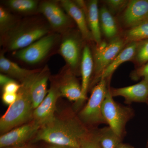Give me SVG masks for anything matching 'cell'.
<instances>
[{"label": "cell", "mask_w": 148, "mask_h": 148, "mask_svg": "<svg viewBox=\"0 0 148 148\" xmlns=\"http://www.w3.org/2000/svg\"><path fill=\"white\" fill-rule=\"evenodd\" d=\"M89 130L73 113L65 116H54L40 127L34 141H42L51 145L80 148L81 141L89 135Z\"/></svg>", "instance_id": "obj_1"}, {"label": "cell", "mask_w": 148, "mask_h": 148, "mask_svg": "<svg viewBox=\"0 0 148 148\" xmlns=\"http://www.w3.org/2000/svg\"><path fill=\"white\" fill-rule=\"evenodd\" d=\"M38 71L29 76L21 82L17 92V99L9 106L0 119V131L2 134L10 131L32 119L34 110L31 94L32 83Z\"/></svg>", "instance_id": "obj_2"}, {"label": "cell", "mask_w": 148, "mask_h": 148, "mask_svg": "<svg viewBox=\"0 0 148 148\" xmlns=\"http://www.w3.org/2000/svg\"><path fill=\"white\" fill-rule=\"evenodd\" d=\"M113 98L109 87L102 106V113L106 123L122 140L125 134V125L134 116V110L116 103Z\"/></svg>", "instance_id": "obj_3"}, {"label": "cell", "mask_w": 148, "mask_h": 148, "mask_svg": "<svg viewBox=\"0 0 148 148\" xmlns=\"http://www.w3.org/2000/svg\"><path fill=\"white\" fill-rule=\"evenodd\" d=\"M108 80L101 79L92 89L88 102L78 117L86 127L107 124L102 113V106L108 92Z\"/></svg>", "instance_id": "obj_4"}, {"label": "cell", "mask_w": 148, "mask_h": 148, "mask_svg": "<svg viewBox=\"0 0 148 148\" xmlns=\"http://www.w3.org/2000/svg\"><path fill=\"white\" fill-rule=\"evenodd\" d=\"M125 44L123 38L116 37L108 43L101 42L97 46L94 56L93 83L99 81L101 74L123 49Z\"/></svg>", "instance_id": "obj_5"}, {"label": "cell", "mask_w": 148, "mask_h": 148, "mask_svg": "<svg viewBox=\"0 0 148 148\" xmlns=\"http://www.w3.org/2000/svg\"><path fill=\"white\" fill-rule=\"evenodd\" d=\"M55 35H47L15 53L16 58L29 64L39 63L46 56L55 42Z\"/></svg>", "instance_id": "obj_6"}, {"label": "cell", "mask_w": 148, "mask_h": 148, "mask_svg": "<svg viewBox=\"0 0 148 148\" xmlns=\"http://www.w3.org/2000/svg\"><path fill=\"white\" fill-rule=\"evenodd\" d=\"M40 126L34 121L15 127L0 137V147H21L36 136Z\"/></svg>", "instance_id": "obj_7"}, {"label": "cell", "mask_w": 148, "mask_h": 148, "mask_svg": "<svg viewBox=\"0 0 148 148\" xmlns=\"http://www.w3.org/2000/svg\"><path fill=\"white\" fill-rule=\"evenodd\" d=\"M60 97L58 83L55 82L51 86L43 101L34 110L32 120L41 127L53 119L55 116L56 103Z\"/></svg>", "instance_id": "obj_8"}, {"label": "cell", "mask_w": 148, "mask_h": 148, "mask_svg": "<svg viewBox=\"0 0 148 148\" xmlns=\"http://www.w3.org/2000/svg\"><path fill=\"white\" fill-rule=\"evenodd\" d=\"M48 30L40 25L22 28L12 35L9 40L8 47L10 50H21L47 35Z\"/></svg>", "instance_id": "obj_9"}, {"label": "cell", "mask_w": 148, "mask_h": 148, "mask_svg": "<svg viewBox=\"0 0 148 148\" xmlns=\"http://www.w3.org/2000/svg\"><path fill=\"white\" fill-rule=\"evenodd\" d=\"M110 92L113 97L121 96L127 104L132 103H147L148 100V82L143 80L137 84L119 88H111Z\"/></svg>", "instance_id": "obj_10"}, {"label": "cell", "mask_w": 148, "mask_h": 148, "mask_svg": "<svg viewBox=\"0 0 148 148\" xmlns=\"http://www.w3.org/2000/svg\"><path fill=\"white\" fill-rule=\"evenodd\" d=\"M57 83L61 96L75 102L77 108L82 105L81 85L71 72L66 73Z\"/></svg>", "instance_id": "obj_11"}, {"label": "cell", "mask_w": 148, "mask_h": 148, "mask_svg": "<svg viewBox=\"0 0 148 148\" xmlns=\"http://www.w3.org/2000/svg\"><path fill=\"white\" fill-rule=\"evenodd\" d=\"M81 44L79 40L74 35H69L65 37L60 46L61 56L69 64L72 70L78 67L81 61Z\"/></svg>", "instance_id": "obj_12"}, {"label": "cell", "mask_w": 148, "mask_h": 148, "mask_svg": "<svg viewBox=\"0 0 148 148\" xmlns=\"http://www.w3.org/2000/svg\"><path fill=\"white\" fill-rule=\"evenodd\" d=\"M122 16L127 27H134L145 21L148 15V0L129 1Z\"/></svg>", "instance_id": "obj_13"}, {"label": "cell", "mask_w": 148, "mask_h": 148, "mask_svg": "<svg viewBox=\"0 0 148 148\" xmlns=\"http://www.w3.org/2000/svg\"><path fill=\"white\" fill-rule=\"evenodd\" d=\"M39 10L44 15L53 29H64L70 24L69 15L54 2H44L40 5Z\"/></svg>", "instance_id": "obj_14"}, {"label": "cell", "mask_w": 148, "mask_h": 148, "mask_svg": "<svg viewBox=\"0 0 148 148\" xmlns=\"http://www.w3.org/2000/svg\"><path fill=\"white\" fill-rule=\"evenodd\" d=\"M75 2L84 11L93 39L97 46L99 45L102 42L98 1H90L87 5L84 4V2L82 1H75Z\"/></svg>", "instance_id": "obj_15"}, {"label": "cell", "mask_w": 148, "mask_h": 148, "mask_svg": "<svg viewBox=\"0 0 148 148\" xmlns=\"http://www.w3.org/2000/svg\"><path fill=\"white\" fill-rule=\"evenodd\" d=\"M61 3L68 15L75 22L83 38L87 40L93 39L83 10L75 1L70 0H62Z\"/></svg>", "instance_id": "obj_16"}, {"label": "cell", "mask_w": 148, "mask_h": 148, "mask_svg": "<svg viewBox=\"0 0 148 148\" xmlns=\"http://www.w3.org/2000/svg\"><path fill=\"white\" fill-rule=\"evenodd\" d=\"M49 71L47 67L38 72L32 83L31 94L34 110L39 106L47 94L48 81Z\"/></svg>", "instance_id": "obj_17"}, {"label": "cell", "mask_w": 148, "mask_h": 148, "mask_svg": "<svg viewBox=\"0 0 148 148\" xmlns=\"http://www.w3.org/2000/svg\"><path fill=\"white\" fill-rule=\"evenodd\" d=\"M138 43L139 42L129 43L125 47L123 48L101 74L99 81L101 79H109L114 72L121 64L127 61L133 60Z\"/></svg>", "instance_id": "obj_18"}, {"label": "cell", "mask_w": 148, "mask_h": 148, "mask_svg": "<svg viewBox=\"0 0 148 148\" xmlns=\"http://www.w3.org/2000/svg\"><path fill=\"white\" fill-rule=\"evenodd\" d=\"M93 69L94 64L92 53L89 47L86 45L83 50L82 57L81 61V87L83 103L86 99V94Z\"/></svg>", "instance_id": "obj_19"}, {"label": "cell", "mask_w": 148, "mask_h": 148, "mask_svg": "<svg viewBox=\"0 0 148 148\" xmlns=\"http://www.w3.org/2000/svg\"><path fill=\"white\" fill-rule=\"evenodd\" d=\"M0 70L4 73L19 80L21 82L36 71L21 68L16 63L6 58L3 54H1L0 56Z\"/></svg>", "instance_id": "obj_20"}, {"label": "cell", "mask_w": 148, "mask_h": 148, "mask_svg": "<svg viewBox=\"0 0 148 148\" xmlns=\"http://www.w3.org/2000/svg\"><path fill=\"white\" fill-rule=\"evenodd\" d=\"M92 130L101 148H115L121 143L122 139L109 126Z\"/></svg>", "instance_id": "obj_21"}, {"label": "cell", "mask_w": 148, "mask_h": 148, "mask_svg": "<svg viewBox=\"0 0 148 148\" xmlns=\"http://www.w3.org/2000/svg\"><path fill=\"white\" fill-rule=\"evenodd\" d=\"M100 26L103 34L108 38L115 37L118 33V28L113 16L106 7L103 6L99 10Z\"/></svg>", "instance_id": "obj_22"}, {"label": "cell", "mask_w": 148, "mask_h": 148, "mask_svg": "<svg viewBox=\"0 0 148 148\" xmlns=\"http://www.w3.org/2000/svg\"><path fill=\"white\" fill-rule=\"evenodd\" d=\"M123 39L126 44L148 39V21H143L130 28L125 34Z\"/></svg>", "instance_id": "obj_23"}, {"label": "cell", "mask_w": 148, "mask_h": 148, "mask_svg": "<svg viewBox=\"0 0 148 148\" xmlns=\"http://www.w3.org/2000/svg\"><path fill=\"white\" fill-rule=\"evenodd\" d=\"M8 3L12 9L18 12H31L37 7V2L34 0H10Z\"/></svg>", "instance_id": "obj_24"}, {"label": "cell", "mask_w": 148, "mask_h": 148, "mask_svg": "<svg viewBox=\"0 0 148 148\" xmlns=\"http://www.w3.org/2000/svg\"><path fill=\"white\" fill-rule=\"evenodd\" d=\"M133 60H134L138 67L147 63L148 39L139 42Z\"/></svg>", "instance_id": "obj_25"}, {"label": "cell", "mask_w": 148, "mask_h": 148, "mask_svg": "<svg viewBox=\"0 0 148 148\" xmlns=\"http://www.w3.org/2000/svg\"><path fill=\"white\" fill-rule=\"evenodd\" d=\"M12 21V16L3 7H0V29L1 32H5L10 27Z\"/></svg>", "instance_id": "obj_26"}, {"label": "cell", "mask_w": 148, "mask_h": 148, "mask_svg": "<svg viewBox=\"0 0 148 148\" xmlns=\"http://www.w3.org/2000/svg\"><path fill=\"white\" fill-rule=\"evenodd\" d=\"M130 77L135 81L142 78L143 80L148 82V62L133 71L130 74Z\"/></svg>", "instance_id": "obj_27"}, {"label": "cell", "mask_w": 148, "mask_h": 148, "mask_svg": "<svg viewBox=\"0 0 148 148\" xmlns=\"http://www.w3.org/2000/svg\"><path fill=\"white\" fill-rule=\"evenodd\" d=\"M80 148H101L95 138L93 130H90L89 135L81 141Z\"/></svg>", "instance_id": "obj_28"}, {"label": "cell", "mask_w": 148, "mask_h": 148, "mask_svg": "<svg viewBox=\"0 0 148 148\" xmlns=\"http://www.w3.org/2000/svg\"><path fill=\"white\" fill-rule=\"evenodd\" d=\"M128 2L129 1L125 0H108L105 1V3L107 4L109 8L114 12L119 11L125 8Z\"/></svg>", "instance_id": "obj_29"}, {"label": "cell", "mask_w": 148, "mask_h": 148, "mask_svg": "<svg viewBox=\"0 0 148 148\" xmlns=\"http://www.w3.org/2000/svg\"><path fill=\"white\" fill-rule=\"evenodd\" d=\"M21 87L15 81L9 83L3 87V92L6 93H17Z\"/></svg>", "instance_id": "obj_30"}, {"label": "cell", "mask_w": 148, "mask_h": 148, "mask_svg": "<svg viewBox=\"0 0 148 148\" xmlns=\"http://www.w3.org/2000/svg\"><path fill=\"white\" fill-rule=\"evenodd\" d=\"M17 98V93H10L3 92L2 96V99L3 102L8 105L9 106H11L16 101Z\"/></svg>", "instance_id": "obj_31"}, {"label": "cell", "mask_w": 148, "mask_h": 148, "mask_svg": "<svg viewBox=\"0 0 148 148\" xmlns=\"http://www.w3.org/2000/svg\"><path fill=\"white\" fill-rule=\"evenodd\" d=\"M13 81H14V80L5 75L2 74L0 75V84L3 87L6 84Z\"/></svg>", "instance_id": "obj_32"}, {"label": "cell", "mask_w": 148, "mask_h": 148, "mask_svg": "<svg viewBox=\"0 0 148 148\" xmlns=\"http://www.w3.org/2000/svg\"><path fill=\"white\" fill-rule=\"evenodd\" d=\"M115 148H134V147L128 145V144H124L122 143H119Z\"/></svg>", "instance_id": "obj_33"}, {"label": "cell", "mask_w": 148, "mask_h": 148, "mask_svg": "<svg viewBox=\"0 0 148 148\" xmlns=\"http://www.w3.org/2000/svg\"><path fill=\"white\" fill-rule=\"evenodd\" d=\"M49 148H75L71 147H66V146H61L58 145H51L50 147Z\"/></svg>", "instance_id": "obj_34"}, {"label": "cell", "mask_w": 148, "mask_h": 148, "mask_svg": "<svg viewBox=\"0 0 148 148\" xmlns=\"http://www.w3.org/2000/svg\"><path fill=\"white\" fill-rule=\"evenodd\" d=\"M4 148H36L32 147H6Z\"/></svg>", "instance_id": "obj_35"}, {"label": "cell", "mask_w": 148, "mask_h": 148, "mask_svg": "<svg viewBox=\"0 0 148 148\" xmlns=\"http://www.w3.org/2000/svg\"><path fill=\"white\" fill-rule=\"evenodd\" d=\"M148 21V16H147V18H146L145 20V21Z\"/></svg>", "instance_id": "obj_36"}, {"label": "cell", "mask_w": 148, "mask_h": 148, "mask_svg": "<svg viewBox=\"0 0 148 148\" xmlns=\"http://www.w3.org/2000/svg\"><path fill=\"white\" fill-rule=\"evenodd\" d=\"M148 105V100H147V103H146Z\"/></svg>", "instance_id": "obj_37"}, {"label": "cell", "mask_w": 148, "mask_h": 148, "mask_svg": "<svg viewBox=\"0 0 148 148\" xmlns=\"http://www.w3.org/2000/svg\"><path fill=\"white\" fill-rule=\"evenodd\" d=\"M147 146L148 147V142H147Z\"/></svg>", "instance_id": "obj_38"}]
</instances>
